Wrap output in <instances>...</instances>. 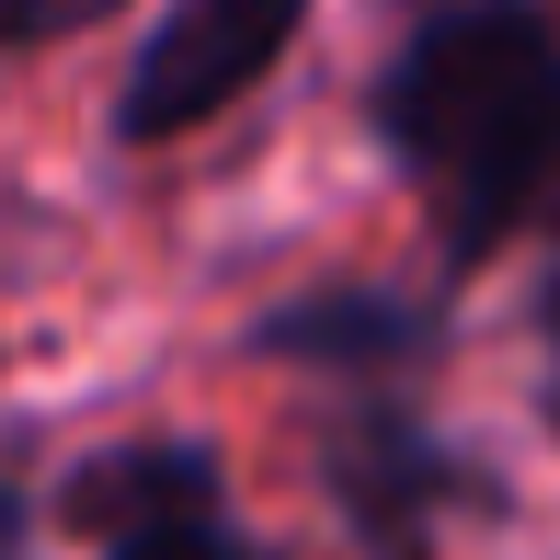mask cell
<instances>
[{
	"label": "cell",
	"instance_id": "2",
	"mask_svg": "<svg viewBox=\"0 0 560 560\" xmlns=\"http://www.w3.org/2000/svg\"><path fill=\"white\" fill-rule=\"evenodd\" d=\"M298 35H310V0H161V23L115 92V149H172L195 126H218L287 69Z\"/></svg>",
	"mask_w": 560,
	"mask_h": 560
},
{
	"label": "cell",
	"instance_id": "1",
	"mask_svg": "<svg viewBox=\"0 0 560 560\" xmlns=\"http://www.w3.org/2000/svg\"><path fill=\"white\" fill-rule=\"evenodd\" d=\"M366 138L435 229V287L560 229V12L435 0L366 81Z\"/></svg>",
	"mask_w": 560,
	"mask_h": 560
},
{
	"label": "cell",
	"instance_id": "7",
	"mask_svg": "<svg viewBox=\"0 0 560 560\" xmlns=\"http://www.w3.org/2000/svg\"><path fill=\"white\" fill-rule=\"evenodd\" d=\"M423 12H435V0H423Z\"/></svg>",
	"mask_w": 560,
	"mask_h": 560
},
{
	"label": "cell",
	"instance_id": "4",
	"mask_svg": "<svg viewBox=\"0 0 560 560\" xmlns=\"http://www.w3.org/2000/svg\"><path fill=\"white\" fill-rule=\"evenodd\" d=\"M320 480H332V503L354 526V560H423V538H435L457 503H492L469 446L435 435L400 389H354L320 423Z\"/></svg>",
	"mask_w": 560,
	"mask_h": 560
},
{
	"label": "cell",
	"instance_id": "3",
	"mask_svg": "<svg viewBox=\"0 0 560 560\" xmlns=\"http://www.w3.org/2000/svg\"><path fill=\"white\" fill-rule=\"evenodd\" d=\"M58 515L81 526V538H104V560H287V549H264L229 515L218 446H195V435L92 446L81 469L58 480Z\"/></svg>",
	"mask_w": 560,
	"mask_h": 560
},
{
	"label": "cell",
	"instance_id": "5",
	"mask_svg": "<svg viewBox=\"0 0 560 560\" xmlns=\"http://www.w3.org/2000/svg\"><path fill=\"white\" fill-rule=\"evenodd\" d=\"M435 343H446V287L400 298V287H377V275H320V287L275 298V310L252 320V354L320 366V377H343V389H400L412 366H435Z\"/></svg>",
	"mask_w": 560,
	"mask_h": 560
},
{
	"label": "cell",
	"instance_id": "6",
	"mask_svg": "<svg viewBox=\"0 0 560 560\" xmlns=\"http://www.w3.org/2000/svg\"><path fill=\"white\" fill-rule=\"evenodd\" d=\"M126 0H0V58H35V46H69L92 23H115Z\"/></svg>",
	"mask_w": 560,
	"mask_h": 560
}]
</instances>
